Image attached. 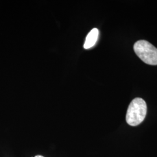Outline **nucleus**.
<instances>
[{"instance_id": "obj_1", "label": "nucleus", "mask_w": 157, "mask_h": 157, "mask_svg": "<svg viewBox=\"0 0 157 157\" xmlns=\"http://www.w3.org/2000/svg\"><path fill=\"white\" fill-rule=\"evenodd\" d=\"M147 104L141 98H136L129 104L126 113L127 123L132 126L140 124L145 119L147 114Z\"/></svg>"}, {"instance_id": "obj_2", "label": "nucleus", "mask_w": 157, "mask_h": 157, "mask_svg": "<svg viewBox=\"0 0 157 157\" xmlns=\"http://www.w3.org/2000/svg\"><path fill=\"white\" fill-rule=\"evenodd\" d=\"M133 48L135 53L147 64L157 65V48L146 40H139L135 43Z\"/></svg>"}, {"instance_id": "obj_3", "label": "nucleus", "mask_w": 157, "mask_h": 157, "mask_svg": "<svg viewBox=\"0 0 157 157\" xmlns=\"http://www.w3.org/2000/svg\"><path fill=\"white\" fill-rule=\"evenodd\" d=\"M99 34V31L97 28L93 29L87 34L84 44L85 49H89L95 45Z\"/></svg>"}, {"instance_id": "obj_4", "label": "nucleus", "mask_w": 157, "mask_h": 157, "mask_svg": "<svg viewBox=\"0 0 157 157\" xmlns=\"http://www.w3.org/2000/svg\"><path fill=\"white\" fill-rule=\"evenodd\" d=\"M35 157H43V156H42V155H36Z\"/></svg>"}]
</instances>
